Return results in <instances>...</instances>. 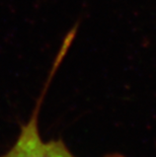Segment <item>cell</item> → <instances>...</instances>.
<instances>
[{"label":"cell","mask_w":156,"mask_h":157,"mask_svg":"<svg viewBox=\"0 0 156 157\" xmlns=\"http://www.w3.org/2000/svg\"><path fill=\"white\" fill-rule=\"evenodd\" d=\"M49 81L36 103L29 121L21 126V132L13 145L0 157H77L62 139L46 141L42 138L39 128V115L44 101ZM104 157H127L121 152H111Z\"/></svg>","instance_id":"cell-1"}]
</instances>
